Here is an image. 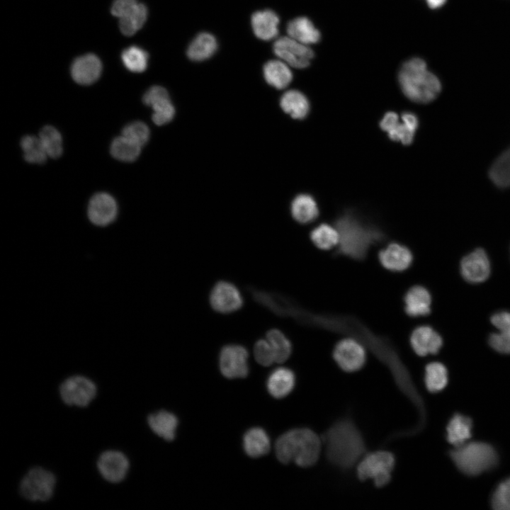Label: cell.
Listing matches in <instances>:
<instances>
[{
    "instance_id": "obj_1",
    "label": "cell",
    "mask_w": 510,
    "mask_h": 510,
    "mask_svg": "<svg viewBox=\"0 0 510 510\" xmlns=\"http://www.w3.org/2000/svg\"><path fill=\"white\" fill-rule=\"evenodd\" d=\"M326 455L329 461L341 469L353 466L366 452L363 438L350 420L336 422L325 436Z\"/></svg>"
},
{
    "instance_id": "obj_2",
    "label": "cell",
    "mask_w": 510,
    "mask_h": 510,
    "mask_svg": "<svg viewBox=\"0 0 510 510\" xmlns=\"http://www.w3.org/2000/svg\"><path fill=\"white\" fill-rule=\"evenodd\" d=\"M321 439L312 430L295 429L280 436L276 442L277 458L282 463L291 461L307 468L317 461L321 451Z\"/></svg>"
},
{
    "instance_id": "obj_3",
    "label": "cell",
    "mask_w": 510,
    "mask_h": 510,
    "mask_svg": "<svg viewBox=\"0 0 510 510\" xmlns=\"http://www.w3.org/2000/svg\"><path fill=\"white\" fill-rule=\"evenodd\" d=\"M398 80L404 94L419 103L432 101L441 90L439 79L427 69L425 61L419 57L412 58L402 64Z\"/></svg>"
},
{
    "instance_id": "obj_4",
    "label": "cell",
    "mask_w": 510,
    "mask_h": 510,
    "mask_svg": "<svg viewBox=\"0 0 510 510\" xmlns=\"http://www.w3.org/2000/svg\"><path fill=\"white\" fill-rule=\"evenodd\" d=\"M450 455L458 469L470 476L492 470L498 463L494 448L484 442H466L455 447Z\"/></svg>"
},
{
    "instance_id": "obj_5",
    "label": "cell",
    "mask_w": 510,
    "mask_h": 510,
    "mask_svg": "<svg viewBox=\"0 0 510 510\" xmlns=\"http://www.w3.org/2000/svg\"><path fill=\"white\" fill-rule=\"evenodd\" d=\"M57 479L50 470L40 466L31 468L19 483V493L32 502H46L53 496Z\"/></svg>"
},
{
    "instance_id": "obj_6",
    "label": "cell",
    "mask_w": 510,
    "mask_h": 510,
    "mask_svg": "<svg viewBox=\"0 0 510 510\" xmlns=\"http://www.w3.org/2000/svg\"><path fill=\"white\" fill-rule=\"evenodd\" d=\"M96 384L90 378L74 375L64 379L59 386V395L67 406L85 408L96 397Z\"/></svg>"
},
{
    "instance_id": "obj_7",
    "label": "cell",
    "mask_w": 510,
    "mask_h": 510,
    "mask_svg": "<svg viewBox=\"0 0 510 510\" xmlns=\"http://www.w3.org/2000/svg\"><path fill=\"white\" fill-rule=\"evenodd\" d=\"M394 466L395 458L391 453L377 451L362 459L357 468V475L361 480L372 479L376 487H382L390 481Z\"/></svg>"
},
{
    "instance_id": "obj_8",
    "label": "cell",
    "mask_w": 510,
    "mask_h": 510,
    "mask_svg": "<svg viewBox=\"0 0 510 510\" xmlns=\"http://www.w3.org/2000/svg\"><path fill=\"white\" fill-rule=\"evenodd\" d=\"M273 49L280 60L298 69L308 67L314 57L313 51L310 47L289 36L276 39Z\"/></svg>"
},
{
    "instance_id": "obj_9",
    "label": "cell",
    "mask_w": 510,
    "mask_h": 510,
    "mask_svg": "<svg viewBox=\"0 0 510 510\" xmlns=\"http://www.w3.org/2000/svg\"><path fill=\"white\" fill-rule=\"evenodd\" d=\"M130 460L118 450H106L98 457L96 468L106 482L118 484L125 480L130 469Z\"/></svg>"
},
{
    "instance_id": "obj_10",
    "label": "cell",
    "mask_w": 510,
    "mask_h": 510,
    "mask_svg": "<svg viewBox=\"0 0 510 510\" xmlns=\"http://www.w3.org/2000/svg\"><path fill=\"white\" fill-rule=\"evenodd\" d=\"M247 350L239 345H227L221 350L219 364L222 374L230 379L245 378L249 373Z\"/></svg>"
},
{
    "instance_id": "obj_11",
    "label": "cell",
    "mask_w": 510,
    "mask_h": 510,
    "mask_svg": "<svg viewBox=\"0 0 510 510\" xmlns=\"http://www.w3.org/2000/svg\"><path fill=\"white\" fill-rule=\"evenodd\" d=\"M334 358L346 372H355L364 365L366 358L363 345L357 340L347 338L340 341L334 350Z\"/></svg>"
},
{
    "instance_id": "obj_12",
    "label": "cell",
    "mask_w": 510,
    "mask_h": 510,
    "mask_svg": "<svg viewBox=\"0 0 510 510\" xmlns=\"http://www.w3.org/2000/svg\"><path fill=\"white\" fill-rule=\"evenodd\" d=\"M490 271L488 256L482 249H477L468 254L460 262L462 276L470 283L484 282L488 278Z\"/></svg>"
},
{
    "instance_id": "obj_13",
    "label": "cell",
    "mask_w": 510,
    "mask_h": 510,
    "mask_svg": "<svg viewBox=\"0 0 510 510\" xmlns=\"http://www.w3.org/2000/svg\"><path fill=\"white\" fill-rule=\"evenodd\" d=\"M210 302L212 307L221 313H230L239 309L243 303L238 289L232 283L221 281L212 288Z\"/></svg>"
},
{
    "instance_id": "obj_14",
    "label": "cell",
    "mask_w": 510,
    "mask_h": 510,
    "mask_svg": "<svg viewBox=\"0 0 510 510\" xmlns=\"http://www.w3.org/2000/svg\"><path fill=\"white\" fill-rule=\"evenodd\" d=\"M117 213V203L109 194L99 193L90 200L88 217L95 225L102 227L109 225L115 219Z\"/></svg>"
},
{
    "instance_id": "obj_15",
    "label": "cell",
    "mask_w": 510,
    "mask_h": 510,
    "mask_svg": "<svg viewBox=\"0 0 510 510\" xmlns=\"http://www.w3.org/2000/svg\"><path fill=\"white\" fill-rule=\"evenodd\" d=\"M102 64L99 58L93 54H87L76 59L71 67L73 79L79 84L89 85L100 76Z\"/></svg>"
},
{
    "instance_id": "obj_16",
    "label": "cell",
    "mask_w": 510,
    "mask_h": 510,
    "mask_svg": "<svg viewBox=\"0 0 510 510\" xmlns=\"http://www.w3.org/2000/svg\"><path fill=\"white\" fill-rule=\"evenodd\" d=\"M414 351L420 356L437 353L443 345L441 336L431 327L416 328L410 337Z\"/></svg>"
},
{
    "instance_id": "obj_17",
    "label": "cell",
    "mask_w": 510,
    "mask_h": 510,
    "mask_svg": "<svg viewBox=\"0 0 510 510\" xmlns=\"http://www.w3.org/2000/svg\"><path fill=\"white\" fill-rule=\"evenodd\" d=\"M491 322L499 332L490 334V346L499 353L510 354V312L502 311L494 314Z\"/></svg>"
},
{
    "instance_id": "obj_18",
    "label": "cell",
    "mask_w": 510,
    "mask_h": 510,
    "mask_svg": "<svg viewBox=\"0 0 510 510\" xmlns=\"http://www.w3.org/2000/svg\"><path fill=\"white\" fill-rule=\"evenodd\" d=\"M381 264L388 270L402 271L412 261V254L406 246L397 243L389 244L379 254Z\"/></svg>"
},
{
    "instance_id": "obj_19",
    "label": "cell",
    "mask_w": 510,
    "mask_h": 510,
    "mask_svg": "<svg viewBox=\"0 0 510 510\" xmlns=\"http://www.w3.org/2000/svg\"><path fill=\"white\" fill-rule=\"evenodd\" d=\"M279 22L277 13L270 9L256 11L251 18L254 35L263 40H271L277 36Z\"/></svg>"
},
{
    "instance_id": "obj_20",
    "label": "cell",
    "mask_w": 510,
    "mask_h": 510,
    "mask_svg": "<svg viewBox=\"0 0 510 510\" xmlns=\"http://www.w3.org/2000/svg\"><path fill=\"white\" fill-rule=\"evenodd\" d=\"M405 312L411 317L426 316L430 313L431 298L424 287L416 285L410 288L404 297Z\"/></svg>"
},
{
    "instance_id": "obj_21",
    "label": "cell",
    "mask_w": 510,
    "mask_h": 510,
    "mask_svg": "<svg viewBox=\"0 0 510 510\" xmlns=\"http://www.w3.org/2000/svg\"><path fill=\"white\" fill-rule=\"evenodd\" d=\"M287 33L289 37L305 44H314L320 40V33L307 17H298L288 22Z\"/></svg>"
},
{
    "instance_id": "obj_22",
    "label": "cell",
    "mask_w": 510,
    "mask_h": 510,
    "mask_svg": "<svg viewBox=\"0 0 510 510\" xmlns=\"http://www.w3.org/2000/svg\"><path fill=\"white\" fill-rule=\"evenodd\" d=\"M295 378L293 372L286 368L274 370L267 380L268 392L275 398L286 397L295 386Z\"/></svg>"
},
{
    "instance_id": "obj_23",
    "label": "cell",
    "mask_w": 510,
    "mask_h": 510,
    "mask_svg": "<svg viewBox=\"0 0 510 510\" xmlns=\"http://www.w3.org/2000/svg\"><path fill=\"white\" fill-rule=\"evenodd\" d=\"M147 423L151 430L164 440L171 441L175 438L178 419L172 413L164 410L152 413L148 416Z\"/></svg>"
},
{
    "instance_id": "obj_24",
    "label": "cell",
    "mask_w": 510,
    "mask_h": 510,
    "mask_svg": "<svg viewBox=\"0 0 510 510\" xmlns=\"http://www.w3.org/2000/svg\"><path fill=\"white\" fill-rule=\"evenodd\" d=\"M263 73L266 81L278 89L285 88L293 79L289 65L281 60L267 62L264 66Z\"/></svg>"
},
{
    "instance_id": "obj_25",
    "label": "cell",
    "mask_w": 510,
    "mask_h": 510,
    "mask_svg": "<svg viewBox=\"0 0 510 510\" xmlns=\"http://www.w3.org/2000/svg\"><path fill=\"white\" fill-rule=\"evenodd\" d=\"M217 48V42L211 33L203 32L198 34L187 49L190 60L200 62L211 57Z\"/></svg>"
},
{
    "instance_id": "obj_26",
    "label": "cell",
    "mask_w": 510,
    "mask_h": 510,
    "mask_svg": "<svg viewBox=\"0 0 510 510\" xmlns=\"http://www.w3.org/2000/svg\"><path fill=\"white\" fill-rule=\"evenodd\" d=\"M472 427L470 418L460 414L453 415L446 429L448 441L455 447L465 443L471 437Z\"/></svg>"
},
{
    "instance_id": "obj_27",
    "label": "cell",
    "mask_w": 510,
    "mask_h": 510,
    "mask_svg": "<svg viewBox=\"0 0 510 510\" xmlns=\"http://www.w3.org/2000/svg\"><path fill=\"white\" fill-rule=\"evenodd\" d=\"M244 449L245 453L251 458H259L264 455L270 450V440L261 428L249 429L244 436Z\"/></svg>"
},
{
    "instance_id": "obj_28",
    "label": "cell",
    "mask_w": 510,
    "mask_h": 510,
    "mask_svg": "<svg viewBox=\"0 0 510 510\" xmlns=\"http://www.w3.org/2000/svg\"><path fill=\"white\" fill-rule=\"evenodd\" d=\"M281 108L295 119H302L308 113L310 104L306 96L298 90H289L280 98Z\"/></svg>"
},
{
    "instance_id": "obj_29",
    "label": "cell",
    "mask_w": 510,
    "mask_h": 510,
    "mask_svg": "<svg viewBox=\"0 0 510 510\" xmlns=\"http://www.w3.org/2000/svg\"><path fill=\"white\" fill-rule=\"evenodd\" d=\"M293 218L300 223H308L318 216V208L314 198L307 194H300L295 198L291 204Z\"/></svg>"
},
{
    "instance_id": "obj_30",
    "label": "cell",
    "mask_w": 510,
    "mask_h": 510,
    "mask_svg": "<svg viewBox=\"0 0 510 510\" xmlns=\"http://www.w3.org/2000/svg\"><path fill=\"white\" fill-rule=\"evenodd\" d=\"M147 18V8L142 3H137L132 8L119 18L120 31L125 35L135 34L144 24Z\"/></svg>"
},
{
    "instance_id": "obj_31",
    "label": "cell",
    "mask_w": 510,
    "mask_h": 510,
    "mask_svg": "<svg viewBox=\"0 0 510 510\" xmlns=\"http://www.w3.org/2000/svg\"><path fill=\"white\" fill-rule=\"evenodd\" d=\"M489 174L491 180L498 187L510 186V147L495 160Z\"/></svg>"
},
{
    "instance_id": "obj_32",
    "label": "cell",
    "mask_w": 510,
    "mask_h": 510,
    "mask_svg": "<svg viewBox=\"0 0 510 510\" xmlns=\"http://www.w3.org/2000/svg\"><path fill=\"white\" fill-rule=\"evenodd\" d=\"M142 147L122 135L116 137L111 143L110 154L120 161L132 162L140 154Z\"/></svg>"
},
{
    "instance_id": "obj_33",
    "label": "cell",
    "mask_w": 510,
    "mask_h": 510,
    "mask_svg": "<svg viewBox=\"0 0 510 510\" xmlns=\"http://www.w3.org/2000/svg\"><path fill=\"white\" fill-rule=\"evenodd\" d=\"M448 371L439 362L429 363L425 368V384L431 392L441 391L448 383Z\"/></svg>"
},
{
    "instance_id": "obj_34",
    "label": "cell",
    "mask_w": 510,
    "mask_h": 510,
    "mask_svg": "<svg viewBox=\"0 0 510 510\" xmlns=\"http://www.w3.org/2000/svg\"><path fill=\"white\" fill-rule=\"evenodd\" d=\"M314 244L321 249H330L340 242L338 230L327 224H322L314 228L310 234Z\"/></svg>"
},
{
    "instance_id": "obj_35",
    "label": "cell",
    "mask_w": 510,
    "mask_h": 510,
    "mask_svg": "<svg viewBox=\"0 0 510 510\" xmlns=\"http://www.w3.org/2000/svg\"><path fill=\"white\" fill-rule=\"evenodd\" d=\"M147 52L137 46H130L123 50L121 60L125 67L132 72H142L148 62Z\"/></svg>"
},
{
    "instance_id": "obj_36",
    "label": "cell",
    "mask_w": 510,
    "mask_h": 510,
    "mask_svg": "<svg viewBox=\"0 0 510 510\" xmlns=\"http://www.w3.org/2000/svg\"><path fill=\"white\" fill-rule=\"evenodd\" d=\"M25 159L33 164H43L48 157L39 138L26 135L21 141Z\"/></svg>"
},
{
    "instance_id": "obj_37",
    "label": "cell",
    "mask_w": 510,
    "mask_h": 510,
    "mask_svg": "<svg viewBox=\"0 0 510 510\" xmlns=\"http://www.w3.org/2000/svg\"><path fill=\"white\" fill-rule=\"evenodd\" d=\"M39 138L48 157L57 159L62 153V140L55 128L47 125L40 132Z\"/></svg>"
},
{
    "instance_id": "obj_38",
    "label": "cell",
    "mask_w": 510,
    "mask_h": 510,
    "mask_svg": "<svg viewBox=\"0 0 510 510\" xmlns=\"http://www.w3.org/2000/svg\"><path fill=\"white\" fill-rule=\"evenodd\" d=\"M266 339L273 350L276 362L285 361L292 351L291 344L288 338L280 331L271 329L266 334Z\"/></svg>"
},
{
    "instance_id": "obj_39",
    "label": "cell",
    "mask_w": 510,
    "mask_h": 510,
    "mask_svg": "<svg viewBox=\"0 0 510 510\" xmlns=\"http://www.w3.org/2000/svg\"><path fill=\"white\" fill-rule=\"evenodd\" d=\"M152 108L153 109L152 120L157 125L169 123L174 118L176 113L170 98L156 103Z\"/></svg>"
},
{
    "instance_id": "obj_40",
    "label": "cell",
    "mask_w": 510,
    "mask_h": 510,
    "mask_svg": "<svg viewBox=\"0 0 510 510\" xmlns=\"http://www.w3.org/2000/svg\"><path fill=\"white\" fill-rule=\"evenodd\" d=\"M491 504L496 510H510V477L498 484L492 494Z\"/></svg>"
},
{
    "instance_id": "obj_41",
    "label": "cell",
    "mask_w": 510,
    "mask_h": 510,
    "mask_svg": "<svg viewBox=\"0 0 510 510\" xmlns=\"http://www.w3.org/2000/svg\"><path fill=\"white\" fill-rule=\"evenodd\" d=\"M122 135L142 147L149 140V130L144 123L133 122L123 128Z\"/></svg>"
},
{
    "instance_id": "obj_42",
    "label": "cell",
    "mask_w": 510,
    "mask_h": 510,
    "mask_svg": "<svg viewBox=\"0 0 510 510\" xmlns=\"http://www.w3.org/2000/svg\"><path fill=\"white\" fill-rule=\"evenodd\" d=\"M254 353L256 361L264 366H271L276 362L273 350L267 339L256 341Z\"/></svg>"
},
{
    "instance_id": "obj_43",
    "label": "cell",
    "mask_w": 510,
    "mask_h": 510,
    "mask_svg": "<svg viewBox=\"0 0 510 510\" xmlns=\"http://www.w3.org/2000/svg\"><path fill=\"white\" fill-rule=\"evenodd\" d=\"M415 131V129L402 121V123L399 122L387 133L391 140L409 144L413 141Z\"/></svg>"
},
{
    "instance_id": "obj_44",
    "label": "cell",
    "mask_w": 510,
    "mask_h": 510,
    "mask_svg": "<svg viewBox=\"0 0 510 510\" xmlns=\"http://www.w3.org/2000/svg\"><path fill=\"white\" fill-rule=\"evenodd\" d=\"M167 98H169V95L164 87L154 86L144 94L142 101L144 104L152 107L156 103Z\"/></svg>"
},
{
    "instance_id": "obj_45",
    "label": "cell",
    "mask_w": 510,
    "mask_h": 510,
    "mask_svg": "<svg viewBox=\"0 0 510 510\" xmlns=\"http://www.w3.org/2000/svg\"><path fill=\"white\" fill-rule=\"evenodd\" d=\"M137 3V0H115L111 6V13L120 18Z\"/></svg>"
},
{
    "instance_id": "obj_46",
    "label": "cell",
    "mask_w": 510,
    "mask_h": 510,
    "mask_svg": "<svg viewBox=\"0 0 510 510\" xmlns=\"http://www.w3.org/2000/svg\"><path fill=\"white\" fill-rule=\"evenodd\" d=\"M399 122V117L397 113L388 112L385 115L380 125L383 130L388 132Z\"/></svg>"
},
{
    "instance_id": "obj_47",
    "label": "cell",
    "mask_w": 510,
    "mask_h": 510,
    "mask_svg": "<svg viewBox=\"0 0 510 510\" xmlns=\"http://www.w3.org/2000/svg\"><path fill=\"white\" fill-rule=\"evenodd\" d=\"M402 121L412 127V128L416 130L418 127V118L417 117L412 113H404L402 115Z\"/></svg>"
},
{
    "instance_id": "obj_48",
    "label": "cell",
    "mask_w": 510,
    "mask_h": 510,
    "mask_svg": "<svg viewBox=\"0 0 510 510\" xmlns=\"http://www.w3.org/2000/svg\"><path fill=\"white\" fill-rule=\"evenodd\" d=\"M446 0H426L428 6L431 8H437L443 6Z\"/></svg>"
}]
</instances>
